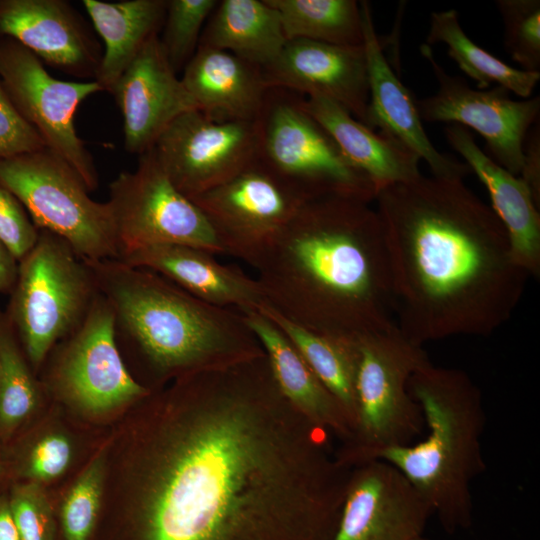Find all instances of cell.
Listing matches in <instances>:
<instances>
[{"label":"cell","instance_id":"31","mask_svg":"<svg viewBox=\"0 0 540 540\" xmlns=\"http://www.w3.org/2000/svg\"><path fill=\"white\" fill-rule=\"evenodd\" d=\"M41 385L5 310L0 308V438L8 440L41 400Z\"/></svg>","mask_w":540,"mask_h":540},{"label":"cell","instance_id":"2","mask_svg":"<svg viewBox=\"0 0 540 540\" xmlns=\"http://www.w3.org/2000/svg\"><path fill=\"white\" fill-rule=\"evenodd\" d=\"M375 200L394 321L410 342L488 336L510 319L529 275L492 208L463 179L421 174Z\"/></svg>","mask_w":540,"mask_h":540},{"label":"cell","instance_id":"7","mask_svg":"<svg viewBox=\"0 0 540 540\" xmlns=\"http://www.w3.org/2000/svg\"><path fill=\"white\" fill-rule=\"evenodd\" d=\"M98 289L84 260L61 237L38 230L18 262L5 312L37 372L52 348L84 320Z\"/></svg>","mask_w":540,"mask_h":540},{"label":"cell","instance_id":"20","mask_svg":"<svg viewBox=\"0 0 540 540\" xmlns=\"http://www.w3.org/2000/svg\"><path fill=\"white\" fill-rule=\"evenodd\" d=\"M363 46L367 59L369 102L366 126L385 132L429 166L432 176L463 179L471 173L467 164L441 153L423 127L416 100L394 73L375 30L368 1H360Z\"/></svg>","mask_w":540,"mask_h":540},{"label":"cell","instance_id":"16","mask_svg":"<svg viewBox=\"0 0 540 540\" xmlns=\"http://www.w3.org/2000/svg\"><path fill=\"white\" fill-rule=\"evenodd\" d=\"M432 514L399 469L371 460L351 470L333 540H417Z\"/></svg>","mask_w":540,"mask_h":540},{"label":"cell","instance_id":"9","mask_svg":"<svg viewBox=\"0 0 540 540\" xmlns=\"http://www.w3.org/2000/svg\"><path fill=\"white\" fill-rule=\"evenodd\" d=\"M303 98L284 89L267 91L255 121L258 159L310 198L342 195L375 200L369 178L305 110Z\"/></svg>","mask_w":540,"mask_h":540},{"label":"cell","instance_id":"22","mask_svg":"<svg viewBox=\"0 0 540 540\" xmlns=\"http://www.w3.org/2000/svg\"><path fill=\"white\" fill-rule=\"evenodd\" d=\"M444 133L448 144L486 187L491 208L506 231L515 262L529 276L538 277L540 214L528 185L490 158L467 128L449 124Z\"/></svg>","mask_w":540,"mask_h":540},{"label":"cell","instance_id":"29","mask_svg":"<svg viewBox=\"0 0 540 540\" xmlns=\"http://www.w3.org/2000/svg\"><path fill=\"white\" fill-rule=\"evenodd\" d=\"M443 43L458 67L477 82L478 89L492 84L527 99L540 80V72L513 68L473 42L462 29L455 10L432 12L426 44Z\"/></svg>","mask_w":540,"mask_h":540},{"label":"cell","instance_id":"11","mask_svg":"<svg viewBox=\"0 0 540 540\" xmlns=\"http://www.w3.org/2000/svg\"><path fill=\"white\" fill-rule=\"evenodd\" d=\"M109 195L121 255L159 244L224 254L203 211L175 187L152 148L139 155L134 171L117 175L109 185Z\"/></svg>","mask_w":540,"mask_h":540},{"label":"cell","instance_id":"26","mask_svg":"<svg viewBox=\"0 0 540 540\" xmlns=\"http://www.w3.org/2000/svg\"><path fill=\"white\" fill-rule=\"evenodd\" d=\"M168 0H83L104 50L95 77L103 91L133 62L145 44L163 26Z\"/></svg>","mask_w":540,"mask_h":540},{"label":"cell","instance_id":"3","mask_svg":"<svg viewBox=\"0 0 540 540\" xmlns=\"http://www.w3.org/2000/svg\"><path fill=\"white\" fill-rule=\"evenodd\" d=\"M250 265L266 304L312 332L351 340L396 324L381 222L369 202L308 200Z\"/></svg>","mask_w":540,"mask_h":540},{"label":"cell","instance_id":"4","mask_svg":"<svg viewBox=\"0 0 540 540\" xmlns=\"http://www.w3.org/2000/svg\"><path fill=\"white\" fill-rule=\"evenodd\" d=\"M84 261L112 310L117 346L136 356L148 389L264 354L240 310L206 303L120 260Z\"/></svg>","mask_w":540,"mask_h":540},{"label":"cell","instance_id":"38","mask_svg":"<svg viewBox=\"0 0 540 540\" xmlns=\"http://www.w3.org/2000/svg\"><path fill=\"white\" fill-rule=\"evenodd\" d=\"M37 238L38 229L24 207L0 186V240L19 262L32 249Z\"/></svg>","mask_w":540,"mask_h":540},{"label":"cell","instance_id":"35","mask_svg":"<svg viewBox=\"0 0 540 540\" xmlns=\"http://www.w3.org/2000/svg\"><path fill=\"white\" fill-rule=\"evenodd\" d=\"M7 493L20 540H54L55 520L43 485L17 480Z\"/></svg>","mask_w":540,"mask_h":540},{"label":"cell","instance_id":"42","mask_svg":"<svg viewBox=\"0 0 540 540\" xmlns=\"http://www.w3.org/2000/svg\"><path fill=\"white\" fill-rule=\"evenodd\" d=\"M4 473H5V468L2 462L0 461V479H2V477L4 476Z\"/></svg>","mask_w":540,"mask_h":540},{"label":"cell","instance_id":"24","mask_svg":"<svg viewBox=\"0 0 540 540\" xmlns=\"http://www.w3.org/2000/svg\"><path fill=\"white\" fill-rule=\"evenodd\" d=\"M181 80L198 110L218 121H256L269 90L261 67L201 45L183 69Z\"/></svg>","mask_w":540,"mask_h":540},{"label":"cell","instance_id":"39","mask_svg":"<svg viewBox=\"0 0 540 540\" xmlns=\"http://www.w3.org/2000/svg\"><path fill=\"white\" fill-rule=\"evenodd\" d=\"M519 177L528 185L536 205L540 204V130L539 122L529 130L523 146V166Z\"/></svg>","mask_w":540,"mask_h":540},{"label":"cell","instance_id":"21","mask_svg":"<svg viewBox=\"0 0 540 540\" xmlns=\"http://www.w3.org/2000/svg\"><path fill=\"white\" fill-rule=\"evenodd\" d=\"M210 251L181 244H159L125 252L120 261L151 270L211 305L240 311L266 304L256 278L219 262Z\"/></svg>","mask_w":540,"mask_h":540},{"label":"cell","instance_id":"40","mask_svg":"<svg viewBox=\"0 0 540 540\" xmlns=\"http://www.w3.org/2000/svg\"><path fill=\"white\" fill-rule=\"evenodd\" d=\"M18 274V260L0 240V294L10 295Z\"/></svg>","mask_w":540,"mask_h":540},{"label":"cell","instance_id":"8","mask_svg":"<svg viewBox=\"0 0 540 540\" xmlns=\"http://www.w3.org/2000/svg\"><path fill=\"white\" fill-rule=\"evenodd\" d=\"M0 186L38 230L64 239L82 260L120 258L110 204L93 200L81 176L49 149L0 159Z\"/></svg>","mask_w":540,"mask_h":540},{"label":"cell","instance_id":"1","mask_svg":"<svg viewBox=\"0 0 540 540\" xmlns=\"http://www.w3.org/2000/svg\"><path fill=\"white\" fill-rule=\"evenodd\" d=\"M142 402L132 540H333L352 468L287 401L265 353Z\"/></svg>","mask_w":540,"mask_h":540},{"label":"cell","instance_id":"15","mask_svg":"<svg viewBox=\"0 0 540 540\" xmlns=\"http://www.w3.org/2000/svg\"><path fill=\"white\" fill-rule=\"evenodd\" d=\"M152 149L175 187L193 199L258 159L257 126L214 120L195 109L172 121Z\"/></svg>","mask_w":540,"mask_h":540},{"label":"cell","instance_id":"34","mask_svg":"<svg viewBox=\"0 0 540 540\" xmlns=\"http://www.w3.org/2000/svg\"><path fill=\"white\" fill-rule=\"evenodd\" d=\"M504 26V45L521 70H540V1L497 0Z\"/></svg>","mask_w":540,"mask_h":540},{"label":"cell","instance_id":"27","mask_svg":"<svg viewBox=\"0 0 540 540\" xmlns=\"http://www.w3.org/2000/svg\"><path fill=\"white\" fill-rule=\"evenodd\" d=\"M286 42L280 15L266 0H223L203 28L199 45L228 51L263 68Z\"/></svg>","mask_w":540,"mask_h":540},{"label":"cell","instance_id":"18","mask_svg":"<svg viewBox=\"0 0 540 540\" xmlns=\"http://www.w3.org/2000/svg\"><path fill=\"white\" fill-rule=\"evenodd\" d=\"M109 93L123 118L125 150L141 155L178 116L198 109L171 67L159 36H153Z\"/></svg>","mask_w":540,"mask_h":540},{"label":"cell","instance_id":"6","mask_svg":"<svg viewBox=\"0 0 540 540\" xmlns=\"http://www.w3.org/2000/svg\"><path fill=\"white\" fill-rule=\"evenodd\" d=\"M356 352V422L337 458L355 467L392 448L412 444L424 428L420 406L409 393L412 374L429 358L397 325L353 339Z\"/></svg>","mask_w":540,"mask_h":540},{"label":"cell","instance_id":"12","mask_svg":"<svg viewBox=\"0 0 540 540\" xmlns=\"http://www.w3.org/2000/svg\"><path fill=\"white\" fill-rule=\"evenodd\" d=\"M0 81L22 117L47 149L70 165L89 191L98 186L93 158L78 136L74 117L90 95L103 91L95 80L54 78L42 61L15 40L0 36Z\"/></svg>","mask_w":540,"mask_h":540},{"label":"cell","instance_id":"19","mask_svg":"<svg viewBox=\"0 0 540 540\" xmlns=\"http://www.w3.org/2000/svg\"><path fill=\"white\" fill-rule=\"evenodd\" d=\"M0 36L15 40L42 63L95 80L103 51L66 1L0 0Z\"/></svg>","mask_w":540,"mask_h":540},{"label":"cell","instance_id":"32","mask_svg":"<svg viewBox=\"0 0 540 540\" xmlns=\"http://www.w3.org/2000/svg\"><path fill=\"white\" fill-rule=\"evenodd\" d=\"M217 0H168L159 38L164 53L178 73L198 49L203 27L216 8Z\"/></svg>","mask_w":540,"mask_h":540},{"label":"cell","instance_id":"17","mask_svg":"<svg viewBox=\"0 0 540 540\" xmlns=\"http://www.w3.org/2000/svg\"><path fill=\"white\" fill-rule=\"evenodd\" d=\"M267 88L303 97L329 98L366 125L369 102L368 68L364 46L288 40L280 54L262 68Z\"/></svg>","mask_w":540,"mask_h":540},{"label":"cell","instance_id":"30","mask_svg":"<svg viewBox=\"0 0 540 540\" xmlns=\"http://www.w3.org/2000/svg\"><path fill=\"white\" fill-rule=\"evenodd\" d=\"M275 8L288 40L362 45L363 20L356 0H266Z\"/></svg>","mask_w":540,"mask_h":540},{"label":"cell","instance_id":"36","mask_svg":"<svg viewBox=\"0 0 540 540\" xmlns=\"http://www.w3.org/2000/svg\"><path fill=\"white\" fill-rule=\"evenodd\" d=\"M73 457L68 437L60 432L40 436L21 454L15 463V473L22 481L43 485L65 473Z\"/></svg>","mask_w":540,"mask_h":540},{"label":"cell","instance_id":"25","mask_svg":"<svg viewBox=\"0 0 540 540\" xmlns=\"http://www.w3.org/2000/svg\"><path fill=\"white\" fill-rule=\"evenodd\" d=\"M305 110L331 135L346 158L381 189L421 175L419 157L393 136L358 121L337 102L303 98Z\"/></svg>","mask_w":540,"mask_h":540},{"label":"cell","instance_id":"41","mask_svg":"<svg viewBox=\"0 0 540 540\" xmlns=\"http://www.w3.org/2000/svg\"><path fill=\"white\" fill-rule=\"evenodd\" d=\"M0 540H20L9 507L8 493H0Z\"/></svg>","mask_w":540,"mask_h":540},{"label":"cell","instance_id":"23","mask_svg":"<svg viewBox=\"0 0 540 540\" xmlns=\"http://www.w3.org/2000/svg\"><path fill=\"white\" fill-rule=\"evenodd\" d=\"M257 337L274 379L287 401L315 425L336 437L343 447L353 436V425L339 402L281 331L259 310L241 311Z\"/></svg>","mask_w":540,"mask_h":540},{"label":"cell","instance_id":"13","mask_svg":"<svg viewBox=\"0 0 540 540\" xmlns=\"http://www.w3.org/2000/svg\"><path fill=\"white\" fill-rule=\"evenodd\" d=\"M310 199L257 159L191 200L209 220L224 254L250 265Z\"/></svg>","mask_w":540,"mask_h":540},{"label":"cell","instance_id":"14","mask_svg":"<svg viewBox=\"0 0 540 540\" xmlns=\"http://www.w3.org/2000/svg\"><path fill=\"white\" fill-rule=\"evenodd\" d=\"M420 52L438 83L435 94L416 100L422 122H444L473 129L484 138L488 156L519 176L525 138L539 119V96L513 100L509 91L500 86L473 89L463 78L447 74L431 46L422 44Z\"/></svg>","mask_w":540,"mask_h":540},{"label":"cell","instance_id":"10","mask_svg":"<svg viewBox=\"0 0 540 540\" xmlns=\"http://www.w3.org/2000/svg\"><path fill=\"white\" fill-rule=\"evenodd\" d=\"M50 353L47 388L82 413H110L151 392L128 369L115 341L112 310L100 293L80 325Z\"/></svg>","mask_w":540,"mask_h":540},{"label":"cell","instance_id":"33","mask_svg":"<svg viewBox=\"0 0 540 540\" xmlns=\"http://www.w3.org/2000/svg\"><path fill=\"white\" fill-rule=\"evenodd\" d=\"M105 471V454L99 453L70 486L61 507L65 540H89L101 507Z\"/></svg>","mask_w":540,"mask_h":540},{"label":"cell","instance_id":"43","mask_svg":"<svg viewBox=\"0 0 540 540\" xmlns=\"http://www.w3.org/2000/svg\"><path fill=\"white\" fill-rule=\"evenodd\" d=\"M417 540H429V539H427V538H425V537L423 536V537H421V538H419V539H417Z\"/></svg>","mask_w":540,"mask_h":540},{"label":"cell","instance_id":"37","mask_svg":"<svg viewBox=\"0 0 540 540\" xmlns=\"http://www.w3.org/2000/svg\"><path fill=\"white\" fill-rule=\"evenodd\" d=\"M44 148L42 138L19 113L0 81V159Z\"/></svg>","mask_w":540,"mask_h":540},{"label":"cell","instance_id":"5","mask_svg":"<svg viewBox=\"0 0 540 540\" xmlns=\"http://www.w3.org/2000/svg\"><path fill=\"white\" fill-rule=\"evenodd\" d=\"M408 389L420 406L426 435L383 452L379 459L404 474L447 533L467 529L473 521L472 482L486 468L482 393L464 371L430 361L412 374Z\"/></svg>","mask_w":540,"mask_h":540},{"label":"cell","instance_id":"28","mask_svg":"<svg viewBox=\"0 0 540 540\" xmlns=\"http://www.w3.org/2000/svg\"><path fill=\"white\" fill-rule=\"evenodd\" d=\"M259 311L281 329L320 382L339 402L353 425L354 433L356 352L353 339H338L312 332L286 319L267 304Z\"/></svg>","mask_w":540,"mask_h":540}]
</instances>
